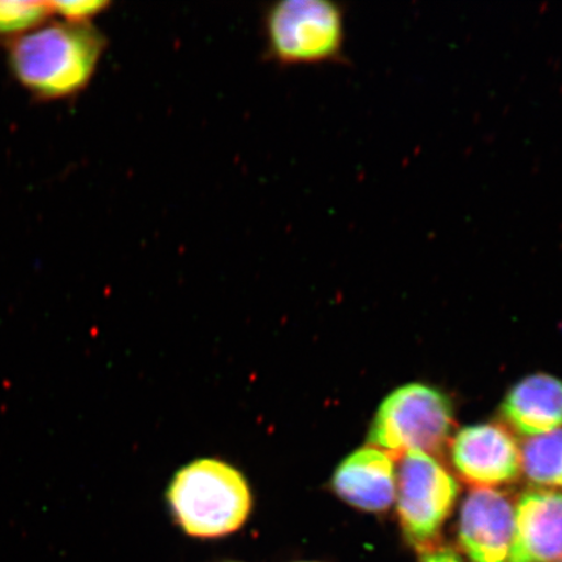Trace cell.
Instances as JSON below:
<instances>
[{
    "mask_svg": "<svg viewBox=\"0 0 562 562\" xmlns=\"http://www.w3.org/2000/svg\"><path fill=\"white\" fill-rule=\"evenodd\" d=\"M453 425V406L445 393L430 385L406 384L379 406L368 440L393 461L409 452L434 457L448 445Z\"/></svg>",
    "mask_w": 562,
    "mask_h": 562,
    "instance_id": "cell-3",
    "label": "cell"
},
{
    "mask_svg": "<svg viewBox=\"0 0 562 562\" xmlns=\"http://www.w3.org/2000/svg\"><path fill=\"white\" fill-rule=\"evenodd\" d=\"M223 562H238V561H223Z\"/></svg>",
    "mask_w": 562,
    "mask_h": 562,
    "instance_id": "cell-15",
    "label": "cell"
},
{
    "mask_svg": "<svg viewBox=\"0 0 562 562\" xmlns=\"http://www.w3.org/2000/svg\"><path fill=\"white\" fill-rule=\"evenodd\" d=\"M452 461L457 473L475 490H495L522 472L521 449L496 425L462 428L452 441Z\"/></svg>",
    "mask_w": 562,
    "mask_h": 562,
    "instance_id": "cell-6",
    "label": "cell"
},
{
    "mask_svg": "<svg viewBox=\"0 0 562 562\" xmlns=\"http://www.w3.org/2000/svg\"><path fill=\"white\" fill-rule=\"evenodd\" d=\"M302 562V561H301ZM304 562H315V561H304Z\"/></svg>",
    "mask_w": 562,
    "mask_h": 562,
    "instance_id": "cell-16",
    "label": "cell"
},
{
    "mask_svg": "<svg viewBox=\"0 0 562 562\" xmlns=\"http://www.w3.org/2000/svg\"><path fill=\"white\" fill-rule=\"evenodd\" d=\"M522 472L542 487L562 488V430L530 438L521 449Z\"/></svg>",
    "mask_w": 562,
    "mask_h": 562,
    "instance_id": "cell-11",
    "label": "cell"
},
{
    "mask_svg": "<svg viewBox=\"0 0 562 562\" xmlns=\"http://www.w3.org/2000/svg\"><path fill=\"white\" fill-rule=\"evenodd\" d=\"M395 461L381 449L364 447L344 460L334 474V490L341 501L360 510L379 513L396 498Z\"/></svg>",
    "mask_w": 562,
    "mask_h": 562,
    "instance_id": "cell-9",
    "label": "cell"
},
{
    "mask_svg": "<svg viewBox=\"0 0 562 562\" xmlns=\"http://www.w3.org/2000/svg\"><path fill=\"white\" fill-rule=\"evenodd\" d=\"M515 504L496 490L470 492L461 508L459 537L472 562H509Z\"/></svg>",
    "mask_w": 562,
    "mask_h": 562,
    "instance_id": "cell-7",
    "label": "cell"
},
{
    "mask_svg": "<svg viewBox=\"0 0 562 562\" xmlns=\"http://www.w3.org/2000/svg\"><path fill=\"white\" fill-rule=\"evenodd\" d=\"M396 477L400 524L409 543L430 551L452 512L459 484L432 456L409 452L402 457Z\"/></svg>",
    "mask_w": 562,
    "mask_h": 562,
    "instance_id": "cell-5",
    "label": "cell"
},
{
    "mask_svg": "<svg viewBox=\"0 0 562 562\" xmlns=\"http://www.w3.org/2000/svg\"><path fill=\"white\" fill-rule=\"evenodd\" d=\"M175 521L189 537L216 539L241 529L251 494L241 473L226 462L199 460L175 475L167 492Z\"/></svg>",
    "mask_w": 562,
    "mask_h": 562,
    "instance_id": "cell-2",
    "label": "cell"
},
{
    "mask_svg": "<svg viewBox=\"0 0 562 562\" xmlns=\"http://www.w3.org/2000/svg\"><path fill=\"white\" fill-rule=\"evenodd\" d=\"M420 562H462V560L451 548L435 547L432 550L425 552Z\"/></svg>",
    "mask_w": 562,
    "mask_h": 562,
    "instance_id": "cell-14",
    "label": "cell"
},
{
    "mask_svg": "<svg viewBox=\"0 0 562 562\" xmlns=\"http://www.w3.org/2000/svg\"><path fill=\"white\" fill-rule=\"evenodd\" d=\"M54 15L50 2H3L0 0V40H16L37 30ZM10 41V42H11Z\"/></svg>",
    "mask_w": 562,
    "mask_h": 562,
    "instance_id": "cell-12",
    "label": "cell"
},
{
    "mask_svg": "<svg viewBox=\"0 0 562 562\" xmlns=\"http://www.w3.org/2000/svg\"><path fill=\"white\" fill-rule=\"evenodd\" d=\"M108 46L93 24H44L11 41L10 67L25 89L41 100H61L86 89Z\"/></svg>",
    "mask_w": 562,
    "mask_h": 562,
    "instance_id": "cell-1",
    "label": "cell"
},
{
    "mask_svg": "<svg viewBox=\"0 0 562 562\" xmlns=\"http://www.w3.org/2000/svg\"><path fill=\"white\" fill-rule=\"evenodd\" d=\"M559 562H562V560H561V561H559Z\"/></svg>",
    "mask_w": 562,
    "mask_h": 562,
    "instance_id": "cell-17",
    "label": "cell"
},
{
    "mask_svg": "<svg viewBox=\"0 0 562 562\" xmlns=\"http://www.w3.org/2000/svg\"><path fill=\"white\" fill-rule=\"evenodd\" d=\"M53 13L63 21L74 24H91V20L101 15L111 5L103 0H76V2H50Z\"/></svg>",
    "mask_w": 562,
    "mask_h": 562,
    "instance_id": "cell-13",
    "label": "cell"
},
{
    "mask_svg": "<svg viewBox=\"0 0 562 562\" xmlns=\"http://www.w3.org/2000/svg\"><path fill=\"white\" fill-rule=\"evenodd\" d=\"M502 416L519 435L540 437L562 427V381L537 374L527 376L509 391Z\"/></svg>",
    "mask_w": 562,
    "mask_h": 562,
    "instance_id": "cell-10",
    "label": "cell"
},
{
    "mask_svg": "<svg viewBox=\"0 0 562 562\" xmlns=\"http://www.w3.org/2000/svg\"><path fill=\"white\" fill-rule=\"evenodd\" d=\"M263 35L266 53L278 65H318L341 54L346 27L336 3L283 0L266 10Z\"/></svg>",
    "mask_w": 562,
    "mask_h": 562,
    "instance_id": "cell-4",
    "label": "cell"
},
{
    "mask_svg": "<svg viewBox=\"0 0 562 562\" xmlns=\"http://www.w3.org/2000/svg\"><path fill=\"white\" fill-rule=\"evenodd\" d=\"M562 560V492L531 490L515 504L509 562Z\"/></svg>",
    "mask_w": 562,
    "mask_h": 562,
    "instance_id": "cell-8",
    "label": "cell"
}]
</instances>
